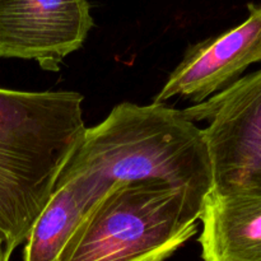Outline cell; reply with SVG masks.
Listing matches in <instances>:
<instances>
[{
    "instance_id": "obj_1",
    "label": "cell",
    "mask_w": 261,
    "mask_h": 261,
    "mask_svg": "<svg viewBox=\"0 0 261 261\" xmlns=\"http://www.w3.org/2000/svg\"><path fill=\"white\" fill-rule=\"evenodd\" d=\"M132 181H160L205 200L213 172L203 129L165 103L122 102L87 127L55 186L69 185L93 206Z\"/></svg>"
},
{
    "instance_id": "obj_2",
    "label": "cell",
    "mask_w": 261,
    "mask_h": 261,
    "mask_svg": "<svg viewBox=\"0 0 261 261\" xmlns=\"http://www.w3.org/2000/svg\"><path fill=\"white\" fill-rule=\"evenodd\" d=\"M74 91L0 88V232L14 251L47 204L86 124Z\"/></svg>"
},
{
    "instance_id": "obj_3",
    "label": "cell",
    "mask_w": 261,
    "mask_h": 261,
    "mask_svg": "<svg viewBox=\"0 0 261 261\" xmlns=\"http://www.w3.org/2000/svg\"><path fill=\"white\" fill-rule=\"evenodd\" d=\"M204 199L160 181L114 186L59 261H165L198 232Z\"/></svg>"
},
{
    "instance_id": "obj_4",
    "label": "cell",
    "mask_w": 261,
    "mask_h": 261,
    "mask_svg": "<svg viewBox=\"0 0 261 261\" xmlns=\"http://www.w3.org/2000/svg\"><path fill=\"white\" fill-rule=\"evenodd\" d=\"M182 114L208 122L212 195L261 198V69Z\"/></svg>"
},
{
    "instance_id": "obj_5",
    "label": "cell",
    "mask_w": 261,
    "mask_h": 261,
    "mask_svg": "<svg viewBox=\"0 0 261 261\" xmlns=\"http://www.w3.org/2000/svg\"><path fill=\"white\" fill-rule=\"evenodd\" d=\"M93 27L88 0H0V58L59 71Z\"/></svg>"
},
{
    "instance_id": "obj_6",
    "label": "cell",
    "mask_w": 261,
    "mask_h": 261,
    "mask_svg": "<svg viewBox=\"0 0 261 261\" xmlns=\"http://www.w3.org/2000/svg\"><path fill=\"white\" fill-rule=\"evenodd\" d=\"M247 8L249 17L241 24L189 46L153 103H165L176 96L201 103L261 61V5Z\"/></svg>"
},
{
    "instance_id": "obj_7",
    "label": "cell",
    "mask_w": 261,
    "mask_h": 261,
    "mask_svg": "<svg viewBox=\"0 0 261 261\" xmlns=\"http://www.w3.org/2000/svg\"><path fill=\"white\" fill-rule=\"evenodd\" d=\"M200 221L204 261H261V198L209 194Z\"/></svg>"
},
{
    "instance_id": "obj_8",
    "label": "cell",
    "mask_w": 261,
    "mask_h": 261,
    "mask_svg": "<svg viewBox=\"0 0 261 261\" xmlns=\"http://www.w3.org/2000/svg\"><path fill=\"white\" fill-rule=\"evenodd\" d=\"M91 208L70 186H55L25 239L23 261H59Z\"/></svg>"
},
{
    "instance_id": "obj_9",
    "label": "cell",
    "mask_w": 261,
    "mask_h": 261,
    "mask_svg": "<svg viewBox=\"0 0 261 261\" xmlns=\"http://www.w3.org/2000/svg\"><path fill=\"white\" fill-rule=\"evenodd\" d=\"M13 251L7 246V242H0V261H9Z\"/></svg>"
},
{
    "instance_id": "obj_10",
    "label": "cell",
    "mask_w": 261,
    "mask_h": 261,
    "mask_svg": "<svg viewBox=\"0 0 261 261\" xmlns=\"http://www.w3.org/2000/svg\"><path fill=\"white\" fill-rule=\"evenodd\" d=\"M2 241H5V237L3 236V233H2V232H0V242H2Z\"/></svg>"
}]
</instances>
